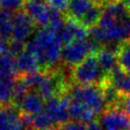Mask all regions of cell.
I'll use <instances>...</instances> for the list:
<instances>
[{
	"label": "cell",
	"instance_id": "cell-25",
	"mask_svg": "<svg viewBox=\"0 0 130 130\" xmlns=\"http://www.w3.org/2000/svg\"><path fill=\"white\" fill-rule=\"evenodd\" d=\"M45 1L52 10L60 12L64 15L66 14L69 5V0H45Z\"/></svg>",
	"mask_w": 130,
	"mask_h": 130
},
{
	"label": "cell",
	"instance_id": "cell-22",
	"mask_svg": "<svg viewBox=\"0 0 130 130\" xmlns=\"http://www.w3.org/2000/svg\"><path fill=\"white\" fill-rule=\"evenodd\" d=\"M45 76H46V72L41 71V70L31 72V73H27L24 75H20V77L24 80V82L27 84V86L29 88H34V89L39 88V86L43 82Z\"/></svg>",
	"mask_w": 130,
	"mask_h": 130
},
{
	"label": "cell",
	"instance_id": "cell-8",
	"mask_svg": "<svg viewBox=\"0 0 130 130\" xmlns=\"http://www.w3.org/2000/svg\"><path fill=\"white\" fill-rule=\"evenodd\" d=\"M35 25V21L24 10L13 13V29L11 39L24 42L32 34Z\"/></svg>",
	"mask_w": 130,
	"mask_h": 130
},
{
	"label": "cell",
	"instance_id": "cell-6",
	"mask_svg": "<svg viewBox=\"0 0 130 130\" xmlns=\"http://www.w3.org/2000/svg\"><path fill=\"white\" fill-rule=\"evenodd\" d=\"M103 130H130V116L117 109H107L98 118Z\"/></svg>",
	"mask_w": 130,
	"mask_h": 130
},
{
	"label": "cell",
	"instance_id": "cell-34",
	"mask_svg": "<svg viewBox=\"0 0 130 130\" xmlns=\"http://www.w3.org/2000/svg\"><path fill=\"white\" fill-rule=\"evenodd\" d=\"M98 1H100V2H102V1H101V0H98ZM102 3H103V2H102Z\"/></svg>",
	"mask_w": 130,
	"mask_h": 130
},
{
	"label": "cell",
	"instance_id": "cell-5",
	"mask_svg": "<svg viewBox=\"0 0 130 130\" xmlns=\"http://www.w3.org/2000/svg\"><path fill=\"white\" fill-rule=\"evenodd\" d=\"M71 102L72 99L68 91L61 95H55L46 100L45 111L53 119L54 123L56 124V127L70 120L68 108Z\"/></svg>",
	"mask_w": 130,
	"mask_h": 130
},
{
	"label": "cell",
	"instance_id": "cell-13",
	"mask_svg": "<svg viewBox=\"0 0 130 130\" xmlns=\"http://www.w3.org/2000/svg\"><path fill=\"white\" fill-rule=\"evenodd\" d=\"M112 85L120 94L130 96V74L125 73L117 66L110 74Z\"/></svg>",
	"mask_w": 130,
	"mask_h": 130
},
{
	"label": "cell",
	"instance_id": "cell-21",
	"mask_svg": "<svg viewBox=\"0 0 130 130\" xmlns=\"http://www.w3.org/2000/svg\"><path fill=\"white\" fill-rule=\"evenodd\" d=\"M15 79H1L0 78V104L7 105L12 101V89Z\"/></svg>",
	"mask_w": 130,
	"mask_h": 130
},
{
	"label": "cell",
	"instance_id": "cell-2",
	"mask_svg": "<svg viewBox=\"0 0 130 130\" xmlns=\"http://www.w3.org/2000/svg\"><path fill=\"white\" fill-rule=\"evenodd\" d=\"M72 81L79 85H100L104 87L111 84L110 75L102 69L96 54L91 53L72 70Z\"/></svg>",
	"mask_w": 130,
	"mask_h": 130
},
{
	"label": "cell",
	"instance_id": "cell-1",
	"mask_svg": "<svg viewBox=\"0 0 130 130\" xmlns=\"http://www.w3.org/2000/svg\"><path fill=\"white\" fill-rule=\"evenodd\" d=\"M63 44L58 35L49 26L41 27L26 43V51L38 60L41 71L48 72L59 68Z\"/></svg>",
	"mask_w": 130,
	"mask_h": 130
},
{
	"label": "cell",
	"instance_id": "cell-33",
	"mask_svg": "<svg viewBox=\"0 0 130 130\" xmlns=\"http://www.w3.org/2000/svg\"><path fill=\"white\" fill-rule=\"evenodd\" d=\"M48 130H56V128H52V129H48Z\"/></svg>",
	"mask_w": 130,
	"mask_h": 130
},
{
	"label": "cell",
	"instance_id": "cell-12",
	"mask_svg": "<svg viewBox=\"0 0 130 130\" xmlns=\"http://www.w3.org/2000/svg\"><path fill=\"white\" fill-rule=\"evenodd\" d=\"M95 54L102 69L106 74L110 75L111 72L118 66L116 49L109 46H103L102 48L99 49L98 52H95Z\"/></svg>",
	"mask_w": 130,
	"mask_h": 130
},
{
	"label": "cell",
	"instance_id": "cell-11",
	"mask_svg": "<svg viewBox=\"0 0 130 130\" xmlns=\"http://www.w3.org/2000/svg\"><path fill=\"white\" fill-rule=\"evenodd\" d=\"M98 3H102L98 0H69L68 9L65 16L68 19L79 22V20Z\"/></svg>",
	"mask_w": 130,
	"mask_h": 130
},
{
	"label": "cell",
	"instance_id": "cell-16",
	"mask_svg": "<svg viewBox=\"0 0 130 130\" xmlns=\"http://www.w3.org/2000/svg\"><path fill=\"white\" fill-rule=\"evenodd\" d=\"M117 64L122 71L130 74V38L121 42L116 49Z\"/></svg>",
	"mask_w": 130,
	"mask_h": 130
},
{
	"label": "cell",
	"instance_id": "cell-30",
	"mask_svg": "<svg viewBox=\"0 0 130 130\" xmlns=\"http://www.w3.org/2000/svg\"><path fill=\"white\" fill-rule=\"evenodd\" d=\"M123 1V3L125 4V6H126V8L128 9V11L130 12V0H122Z\"/></svg>",
	"mask_w": 130,
	"mask_h": 130
},
{
	"label": "cell",
	"instance_id": "cell-24",
	"mask_svg": "<svg viewBox=\"0 0 130 130\" xmlns=\"http://www.w3.org/2000/svg\"><path fill=\"white\" fill-rule=\"evenodd\" d=\"M110 109H117V110L121 111L122 113L130 116V96L120 94L115 106L113 108H110Z\"/></svg>",
	"mask_w": 130,
	"mask_h": 130
},
{
	"label": "cell",
	"instance_id": "cell-18",
	"mask_svg": "<svg viewBox=\"0 0 130 130\" xmlns=\"http://www.w3.org/2000/svg\"><path fill=\"white\" fill-rule=\"evenodd\" d=\"M55 126L53 119L45 110L32 116V129L35 130H48L55 128Z\"/></svg>",
	"mask_w": 130,
	"mask_h": 130
},
{
	"label": "cell",
	"instance_id": "cell-20",
	"mask_svg": "<svg viewBox=\"0 0 130 130\" xmlns=\"http://www.w3.org/2000/svg\"><path fill=\"white\" fill-rule=\"evenodd\" d=\"M29 92V87L24 82V80L19 77L14 81L13 89H12V103L15 107L18 108L21 101L24 99V96Z\"/></svg>",
	"mask_w": 130,
	"mask_h": 130
},
{
	"label": "cell",
	"instance_id": "cell-31",
	"mask_svg": "<svg viewBox=\"0 0 130 130\" xmlns=\"http://www.w3.org/2000/svg\"><path fill=\"white\" fill-rule=\"evenodd\" d=\"M104 4H106V3H108V2H113V1H120V0H101Z\"/></svg>",
	"mask_w": 130,
	"mask_h": 130
},
{
	"label": "cell",
	"instance_id": "cell-14",
	"mask_svg": "<svg viewBox=\"0 0 130 130\" xmlns=\"http://www.w3.org/2000/svg\"><path fill=\"white\" fill-rule=\"evenodd\" d=\"M17 73L16 57H14L10 52L0 54V78L15 79Z\"/></svg>",
	"mask_w": 130,
	"mask_h": 130
},
{
	"label": "cell",
	"instance_id": "cell-28",
	"mask_svg": "<svg viewBox=\"0 0 130 130\" xmlns=\"http://www.w3.org/2000/svg\"><path fill=\"white\" fill-rule=\"evenodd\" d=\"M9 52V43L7 40H0V54Z\"/></svg>",
	"mask_w": 130,
	"mask_h": 130
},
{
	"label": "cell",
	"instance_id": "cell-27",
	"mask_svg": "<svg viewBox=\"0 0 130 130\" xmlns=\"http://www.w3.org/2000/svg\"><path fill=\"white\" fill-rule=\"evenodd\" d=\"M24 50H26V44L23 41H18V40H12L9 43V52L12 55H20L21 53L24 52Z\"/></svg>",
	"mask_w": 130,
	"mask_h": 130
},
{
	"label": "cell",
	"instance_id": "cell-17",
	"mask_svg": "<svg viewBox=\"0 0 130 130\" xmlns=\"http://www.w3.org/2000/svg\"><path fill=\"white\" fill-rule=\"evenodd\" d=\"M103 7H104V3H98L96 5H94L80 20L78 23H80L83 27H85L86 29H90L91 27L95 26L99 24V21L101 19L102 13H103Z\"/></svg>",
	"mask_w": 130,
	"mask_h": 130
},
{
	"label": "cell",
	"instance_id": "cell-29",
	"mask_svg": "<svg viewBox=\"0 0 130 130\" xmlns=\"http://www.w3.org/2000/svg\"><path fill=\"white\" fill-rule=\"evenodd\" d=\"M86 130H103L101 124L99 123V121H93L89 124H87V127H86Z\"/></svg>",
	"mask_w": 130,
	"mask_h": 130
},
{
	"label": "cell",
	"instance_id": "cell-10",
	"mask_svg": "<svg viewBox=\"0 0 130 130\" xmlns=\"http://www.w3.org/2000/svg\"><path fill=\"white\" fill-rule=\"evenodd\" d=\"M45 103L46 100L37 90H32L24 96L18 108L21 110V113L35 116L45 110Z\"/></svg>",
	"mask_w": 130,
	"mask_h": 130
},
{
	"label": "cell",
	"instance_id": "cell-3",
	"mask_svg": "<svg viewBox=\"0 0 130 130\" xmlns=\"http://www.w3.org/2000/svg\"><path fill=\"white\" fill-rule=\"evenodd\" d=\"M102 47L103 46L90 37L74 40L63 46L61 52V66L73 70V68L80 64L88 55L98 52Z\"/></svg>",
	"mask_w": 130,
	"mask_h": 130
},
{
	"label": "cell",
	"instance_id": "cell-7",
	"mask_svg": "<svg viewBox=\"0 0 130 130\" xmlns=\"http://www.w3.org/2000/svg\"><path fill=\"white\" fill-rule=\"evenodd\" d=\"M23 8L36 24L42 27L49 25L52 9L47 5L45 0H25Z\"/></svg>",
	"mask_w": 130,
	"mask_h": 130
},
{
	"label": "cell",
	"instance_id": "cell-23",
	"mask_svg": "<svg viewBox=\"0 0 130 130\" xmlns=\"http://www.w3.org/2000/svg\"><path fill=\"white\" fill-rule=\"evenodd\" d=\"M24 1L25 0H0V8L3 11L16 13L24 6Z\"/></svg>",
	"mask_w": 130,
	"mask_h": 130
},
{
	"label": "cell",
	"instance_id": "cell-26",
	"mask_svg": "<svg viewBox=\"0 0 130 130\" xmlns=\"http://www.w3.org/2000/svg\"><path fill=\"white\" fill-rule=\"evenodd\" d=\"M87 125L74 120H69L66 123L56 127V130H86Z\"/></svg>",
	"mask_w": 130,
	"mask_h": 130
},
{
	"label": "cell",
	"instance_id": "cell-4",
	"mask_svg": "<svg viewBox=\"0 0 130 130\" xmlns=\"http://www.w3.org/2000/svg\"><path fill=\"white\" fill-rule=\"evenodd\" d=\"M72 101L82 103L96 114H102L106 109L103 88L100 85H79L72 83L68 89Z\"/></svg>",
	"mask_w": 130,
	"mask_h": 130
},
{
	"label": "cell",
	"instance_id": "cell-15",
	"mask_svg": "<svg viewBox=\"0 0 130 130\" xmlns=\"http://www.w3.org/2000/svg\"><path fill=\"white\" fill-rule=\"evenodd\" d=\"M16 68L20 75L40 70L37 58L28 51H24L20 55L16 56Z\"/></svg>",
	"mask_w": 130,
	"mask_h": 130
},
{
	"label": "cell",
	"instance_id": "cell-9",
	"mask_svg": "<svg viewBox=\"0 0 130 130\" xmlns=\"http://www.w3.org/2000/svg\"><path fill=\"white\" fill-rule=\"evenodd\" d=\"M68 112H69L70 120L79 121L86 125L93 121H96L99 118V114H96L93 110L87 108L82 103H79L76 101L71 102L68 108Z\"/></svg>",
	"mask_w": 130,
	"mask_h": 130
},
{
	"label": "cell",
	"instance_id": "cell-32",
	"mask_svg": "<svg viewBox=\"0 0 130 130\" xmlns=\"http://www.w3.org/2000/svg\"><path fill=\"white\" fill-rule=\"evenodd\" d=\"M3 38H2V36H1V32H0V40H2Z\"/></svg>",
	"mask_w": 130,
	"mask_h": 130
},
{
	"label": "cell",
	"instance_id": "cell-19",
	"mask_svg": "<svg viewBox=\"0 0 130 130\" xmlns=\"http://www.w3.org/2000/svg\"><path fill=\"white\" fill-rule=\"evenodd\" d=\"M13 29V13L7 11H0V32L4 40L12 38Z\"/></svg>",
	"mask_w": 130,
	"mask_h": 130
}]
</instances>
